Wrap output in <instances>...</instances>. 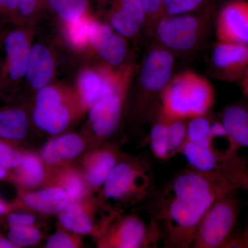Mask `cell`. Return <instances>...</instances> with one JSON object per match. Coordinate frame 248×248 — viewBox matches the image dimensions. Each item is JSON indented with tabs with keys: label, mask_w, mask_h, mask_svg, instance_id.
<instances>
[{
	"label": "cell",
	"mask_w": 248,
	"mask_h": 248,
	"mask_svg": "<svg viewBox=\"0 0 248 248\" xmlns=\"http://www.w3.org/2000/svg\"><path fill=\"white\" fill-rule=\"evenodd\" d=\"M237 190L217 172L188 169L176 174L158 192L150 224L168 248L192 247L204 214L223 194Z\"/></svg>",
	"instance_id": "1"
},
{
	"label": "cell",
	"mask_w": 248,
	"mask_h": 248,
	"mask_svg": "<svg viewBox=\"0 0 248 248\" xmlns=\"http://www.w3.org/2000/svg\"><path fill=\"white\" fill-rule=\"evenodd\" d=\"M88 112L75 86L53 81L34 94L31 120L40 130L51 135L62 134Z\"/></svg>",
	"instance_id": "2"
},
{
	"label": "cell",
	"mask_w": 248,
	"mask_h": 248,
	"mask_svg": "<svg viewBox=\"0 0 248 248\" xmlns=\"http://www.w3.org/2000/svg\"><path fill=\"white\" fill-rule=\"evenodd\" d=\"M215 103L213 84L190 70L172 76L161 93L157 108L170 118L189 120L208 115Z\"/></svg>",
	"instance_id": "3"
},
{
	"label": "cell",
	"mask_w": 248,
	"mask_h": 248,
	"mask_svg": "<svg viewBox=\"0 0 248 248\" xmlns=\"http://www.w3.org/2000/svg\"><path fill=\"white\" fill-rule=\"evenodd\" d=\"M174 55L162 46H152L145 54L136 71L135 99L132 115L135 120L151 119L160 96L172 78Z\"/></svg>",
	"instance_id": "4"
},
{
	"label": "cell",
	"mask_w": 248,
	"mask_h": 248,
	"mask_svg": "<svg viewBox=\"0 0 248 248\" xmlns=\"http://www.w3.org/2000/svg\"><path fill=\"white\" fill-rule=\"evenodd\" d=\"M138 67L132 60L120 66L107 92L88 110L89 128L98 140H108L120 128Z\"/></svg>",
	"instance_id": "5"
},
{
	"label": "cell",
	"mask_w": 248,
	"mask_h": 248,
	"mask_svg": "<svg viewBox=\"0 0 248 248\" xmlns=\"http://www.w3.org/2000/svg\"><path fill=\"white\" fill-rule=\"evenodd\" d=\"M104 199L117 205H133L148 197L155 187L153 170L143 157L121 156L103 186Z\"/></svg>",
	"instance_id": "6"
},
{
	"label": "cell",
	"mask_w": 248,
	"mask_h": 248,
	"mask_svg": "<svg viewBox=\"0 0 248 248\" xmlns=\"http://www.w3.org/2000/svg\"><path fill=\"white\" fill-rule=\"evenodd\" d=\"M6 30L3 40L4 58L0 63V102L17 98L24 82L35 27L19 26Z\"/></svg>",
	"instance_id": "7"
},
{
	"label": "cell",
	"mask_w": 248,
	"mask_h": 248,
	"mask_svg": "<svg viewBox=\"0 0 248 248\" xmlns=\"http://www.w3.org/2000/svg\"><path fill=\"white\" fill-rule=\"evenodd\" d=\"M187 14L164 16L155 26L151 35L158 45L173 53L193 51L204 40L210 27V9Z\"/></svg>",
	"instance_id": "8"
},
{
	"label": "cell",
	"mask_w": 248,
	"mask_h": 248,
	"mask_svg": "<svg viewBox=\"0 0 248 248\" xmlns=\"http://www.w3.org/2000/svg\"><path fill=\"white\" fill-rule=\"evenodd\" d=\"M233 190L223 194L201 220L192 248H224L231 237L240 213V202Z\"/></svg>",
	"instance_id": "9"
},
{
	"label": "cell",
	"mask_w": 248,
	"mask_h": 248,
	"mask_svg": "<svg viewBox=\"0 0 248 248\" xmlns=\"http://www.w3.org/2000/svg\"><path fill=\"white\" fill-rule=\"evenodd\" d=\"M97 247L100 248H156L157 237L141 218L135 215H111L98 236Z\"/></svg>",
	"instance_id": "10"
},
{
	"label": "cell",
	"mask_w": 248,
	"mask_h": 248,
	"mask_svg": "<svg viewBox=\"0 0 248 248\" xmlns=\"http://www.w3.org/2000/svg\"><path fill=\"white\" fill-rule=\"evenodd\" d=\"M89 42L91 62L119 68L131 61L126 39L96 16L90 24Z\"/></svg>",
	"instance_id": "11"
},
{
	"label": "cell",
	"mask_w": 248,
	"mask_h": 248,
	"mask_svg": "<svg viewBox=\"0 0 248 248\" xmlns=\"http://www.w3.org/2000/svg\"><path fill=\"white\" fill-rule=\"evenodd\" d=\"M58 66V54L53 46L43 41L33 42L24 80L27 89L35 94L53 82Z\"/></svg>",
	"instance_id": "12"
},
{
	"label": "cell",
	"mask_w": 248,
	"mask_h": 248,
	"mask_svg": "<svg viewBox=\"0 0 248 248\" xmlns=\"http://www.w3.org/2000/svg\"><path fill=\"white\" fill-rule=\"evenodd\" d=\"M214 74L223 81H238L248 68V45L218 41L211 54Z\"/></svg>",
	"instance_id": "13"
},
{
	"label": "cell",
	"mask_w": 248,
	"mask_h": 248,
	"mask_svg": "<svg viewBox=\"0 0 248 248\" xmlns=\"http://www.w3.org/2000/svg\"><path fill=\"white\" fill-rule=\"evenodd\" d=\"M105 22L127 40L146 29V16L141 0H112Z\"/></svg>",
	"instance_id": "14"
},
{
	"label": "cell",
	"mask_w": 248,
	"mask_h": 248,
	"mask_svg": "<svg viewBox=\"0 0 248 248\" xmlns=\"http://www.w3.org/2000/svg\"><path fill=\"white\" fill-rule=\"evenodd\" d=\"M119 68L92 62L78 72L74 86L88 110L107 92Z\"/></svg>",
	"instance_id": "15"
},
{
	"label": "cell",
	"mask_w": 248,
	"mask_h": 248,
	"mask_svg": "<svg viewBox=\"0 0 248 248\" xmlns=\"http://www.w3.org/2000/svg\"><path fill=\"white\" fill-rule=\"evenodd\" d=\"M215 32L218 41L248 45V1L231 0L217 16Z\"/></svg>",
	"instance_id": "16"
},
{
	"label": "cell",
	"mask_w": 248,
	"mask_h": 248,
	"mask_svg": "<svg viewBox=\"0 0 248 248\" xmlns=\"http://www.w3.org/2000/svg\"><path fill=\"white\" fill-rule=\"evenodd\" d=\"M17 197L11 202L13 210H30L41 215H58L66 206L68 198L61 188L45 186L38 190L17 188Z\"/></svg>",
	"instance_id": "17"
},
{
	"label": "cell",
	"mask_w": 248,
	"mask_h": 248,
	"mask_svg": "<svg viewBox=\"0 0 248 248\" xmlns=\"http://www.w3.org/2000/svg\"><path fill=\"white\" fill-rule=\"evenodd\" d=\"M121 156L122 155L114 143L104 145L85 156L82 172L90 190L103 187Z\"/></svg>",
	"instance_id": "18"
},
{
	"label": "cell",
	"mask_w": 248,
	"mask_h": 248,
	"mask_svg": "<svg viewBox=\"0 0 248 248\" xmlns=\"http://www.w3.org/2000/svg\"><path fill=\"white\" fill-rule=\"evenodd\" d=\"M84 138L78 133H67L50 140L40 153L47 171L67 165L86 150Z\"/></svg>",
	"instance_id": "19"
},
{
	"label": "cell",
	"mask_w": 248,
	"mask_h": 248,
	"mask_svg": "<svg viewBox=\"0 0 248 248\" xmlns=\"http://www.w3.org/2000/svg\"><path fill=\"white\" fill-rule=\"evenodd\" d=\"M93 216V205L88 197L78 202H68L58 214L59 223L63 229L75 234L99 236L101 231L94 226Z\"/></svg>",
	"instance_id": "20"
},
{
	"label": "cell",
	"mask_w": 248,
	"mask_h": 248,
	"mask_svg": "<svg viewBox=\"0 0 248 248\" xmlns=\"http://www.w3.org/2000/svg\"><path fill=\"white\" fill-rule=\"evenodd\" d=\"M15 101L0 107V139L16 144L27 138L31 115L27 107Z\"/></svg>",
	"instance_id": "21"
},
{
	"label": "cell",
	"mask_w": 248,
	"mask_h": 248,
	"mask_svg": "<svg viewBox=\"0 0 248 248\" xmlns=\"http://www.w3.org/2000/svg\"><path fill=\"white\" fill-rule=\"evenodd\" d=\"M44 186L60 187L66 194L68 202L84 200L89 197L91 190L82 171L68 164L47 171Z\"/></svg>",
	"instance_id": "22"
},
{
	"label": "cell",
	"mask_w": 248,
	"mask_h": 248,
	"mask_svg": "<svg viewBox=\"0 0 248 248\" xmlns=\"http://www.w3.org/2000/svg\"><path fill=\"white\" fill-rule=\"evenodd\" d=\"M47 179V170L43 161L35 153L22 151V159L16 169L11 170L10 182L17 188L33 190L45 185Z\"/></svg>",
	"instance_id": "23"
},
{
	"label": "cell",
	"mask_w": 248,
	"mask_h": 248,
	"mask_svg": "<svg viewBox=\"0 0 248 248\" xmlns=\"http://www.w3.org/2000/svg\"><path fill=\"white\" fill-rule=\"evenodd\" d=\"M95 15L72 22H58L60 35L66 44L77 55L85 57L88 62L92 61L89 42L90 24Z\"/></svg>",
	"instance_id": "24"
},
{
	"label": "cell",
	"mask_w": 248,
	"mask_h": 248,
	"mask_svg": "<svg viewBox=\"0 0 248 248\" xmlns=\"http://www.w3.org/2000/svg\"><path fill=\"white\" fill-rule=\"evenodd\" d=\"M221 122L232 141L241 149L248 148V107L242 104L228 106L222 112Z\"/></svg>",
	"instance_id": "25"
},
{
	"label": "cell",
	"mask_w": 248,
	"mask_h": 248,
	"mask_svg": "<svg viewBox=\"0 0 248 248\" xmlns=\"http://www.w3.org/2000/svg\"><path fill=\"white\" fill-rule=\"evenodd\" d=\"M181 154L184 155L191 169L203 172H218L224 159L213 150L205 144H197L186 141Z\"/></svg>",
	"instance_id": "26"
},
{
	"label": "cell",
	"mask_w": 248,
	"mask_h": 248,
	"mask_svg": "<svg viewBox=\"0 0 248 248\" xmlns=\"http://www.w3.org/2000/svg\"><path fill=\"white\" fill-rule=\"evenodd\" d=\"M149 140L155 157L166 160L173 157L170 143L169 119L156 108L152 116Z\"/></svg>",
	"instance_id": "27"
},
{
	"label": "cell",
	"mask_w": 248,
	"mask_h": 248,
	"mask_svg": "<svg viewBox=\"0 0 248 248\" xmlns=\"http://www.w3.org/2000/svg\"><path fill=\"white\" fill-rule=\"evenodd\" d=\"M46 10L58 22H72L94 15L91 0H47Z\"/></svg>",
	"instance_id": "28"
},
{
	"label": "cell",
	"mask_w": 248,
	"mask_h": 248,
	"mask_svg": "<svg viewBox=\"0 0 248 248\" xmlns=\"http://www.w3.org/2000/svg\"><path fill=\"white\" fill-rule=\"evenodd\" d=\"M47 0H17V9L11 24L33 26L40 21L46 11Z\"/></svg>",
	"instance_id": "29"
},
{
	"label": "cell",
	"mask_w": 248,
	"mask_h": 248,
	"mask_svg": "<svg viewBox=\"0 0 248 248\" xmlns=\"http://www.w3.org/2000/svg\"><path fill=\"white\" fill-rule=\"evenodd\" d=\"M218 173L226 177L236 189L248 192V166L239 155L224 163Z\"/></svg>",
	"instance_id": "30"
},
{
	"label": "cell",
	"mask_w": 248,
	"mask_h": 248,
	"mask_svg": "<svg viewBox=\"0 0 248 248\" xmlns=\"http://www.w3.org/2000/svg\"><path fill=\"white\" fill-rule=\"evenodd\" d=\"M6 237L16 248H21L38 244L42 234L35 226H11L8 227Z\"/></svg>",
	"instance_id": "31"
},
{
	"label": "cell",
	"mask_w": 248,
	"mask_h": 248,
	"mask_svg": "<svg viewBox=\"0 0 248 248\" xmlns=\"http://www.w3.org/2000/svg\"><path fill=\"white\" fill-rule=\"evenodd\" d=\"M163 114V113H162ZM166 116V115H165ZM169 119L170 143L173 156L180 153L187 135V120Z\"/></svg>",
	"instance_id": "32"
},
{
	"label": "cell",
	"mask_w": 248,
	"mask_h": 248,
	"mask_svg": "<svg viewBox=\"0 0 248 248\" xmlns=\"http://www.w3.org/2000/svg\"><path fill=\"white\" fill-rule=\"evenodd\" d=\"M22 151L15 146V143L0 139V166L12 170L20 164Z\"/></svg>",
	"instance_id": "33"
},
{
	"label": "cell",
	"mask_w": 248,
	"mask_h": 248,
	"mask_svg": "<svg viewBox=\"0 0 248 248\" xmlns=\"http://www.w3.org/2000/svg\"><path fill=\"white\" fill-rule=\"evenodd\" d=\"M83 246L82 236L69 231H60L49 236L46 248H77Z\"/></svg>",
	"instance_id": "34"
},
{
	"label": "cell",
	"mask_w": 248,
	"mask_h": 248,
	"mask_svg": "<svg viewBox=\"0 0 248 248\" xmlns=\"http://www.w3.org/2000/svg\"><path fill=\"white\" fill-rule=\"evenodd\" d=\"M207 0H164L165 16L187 14L203 7Z\"/></svg>",
	"instance_id": "35"
},
{
	"label": "cell",
	"mask_w": 248,
	"mask_h": 248,
	"mask_svg": "<svg viewBox=\"0 0 248 248\" xmlns=\"http://www.w3.org/2000/svg\"><path fill=\"white\" fill-rule=\"evenodd\" d=\"M146 16V29L151 34L158 21L165 16L164 0H141Z\"/></svg>",
	"instance_id": "36"
},
{
	"label": "cell",
	"mask_w": 248,
	"mask_h": 248,
	"mask_svg": "<svg viewBox=\"0 0 248 248\" xmlns=\"http://www.w3.org/2000/svg\"><path fill=\"white\" fill-rule=\"evenodd\" d=\"M7 227L11 226H35V215L27 210H13L3 218Z\"/></svg>",
	"instance_id": "37"
},
{
	"label": "cell",
	"mask_w": 248,
	"mask_h": 248,
	"mask_svg": "<svg viewBox=\"0 0 248 248\" xmlns=\"http://www.w3.org/2000/svg\"><path fill=\"white\" fill-rule=\"evenodd\" d=\"M17 4V0H0V24H11Z\"/></svg>",
	"instance_id": "38"
},
{
	"label": "cell",
	"mask_w": 248,
	"mask_h": 248,
	"mask_svg": "<svg viewBox=\"0 0 248 248\" xmlns=\"http://www.w3.org/2000/svg\"><path fill=\"white\" fill-rule=\"evenodd\" d=\"M224 248H248V223L244 231L233 232Z\"/></svg>",
	"instance_id": "39"
},
{
	"label": "cell",
	"mask_w": 248,
	"mask_h": 248,
	"mask_svg": "<svg viewBox=\"0 0 248 248\" xmlns=\"http://www.w3.org/2000/svg\"><path fill=\"white\" fill-rule=\"evenodd\" d=\"M11 211H13L12 203L6 202L0 197V221H2L4 217Z\"/></svg>",
	"instance_id": "40"
},
{
	"label": "cell",
	"mask_w": 248,
	"mask_h": 248,
	"mask_svg": "<svg viewBox=\"0 0 248 248\" xmlns=\"http://www.w3.org/2000/svg\"><path fill=\"white\" fill-rule=\"evenodd\" d=\"M240 86L244 95L248 99V68L239 80Z\"/></svg>",
	"instance_id": "41"
},
{
	"label": "cell",
	"mask_w": 248,
	"mask_h": 248,
	"mask_svg": "<svg viewBox=\"0 0 248 248\" xmlns=\"http://www.w3.org/2000/svg\"><path fill=\"white\" fill-rule=\"evenodd\" d=\"M0 248H16L6 236L0 234Z\"/></svg>",
	"instance_id": "42"
},
{
	"label": "cell",
	"mask_w": 248,
	"mask_h": 248,
	"mask_svg": "<svg viewBox=\"0 0 248 248\" xmlns=\"http://www.w3.org/2000/svg\"><path fill=\"white\" fill-rule=\"evenodd\" d=\"M10 178H11V171L3 169L0 166V182L4 180L10 181Z\"/></svg>",
	"instance_id": "43"
},
{
	"label": "cell",
	"mask_w": 248,
	"mask_h": 248,
	"mask_svg": "<svg viewBox=\"0 0 248 248\" xmlns=\"http://www.w3.org/2000/svg\"><path fill=\"white\" fill-rule=\"evenodd\" d=\"M94 4L99 8H106L109 6L112 0H93Z\"/></svg>",
	"instance_id": "44"
},
{
	"label": "cell",
	"mask_w": 248,
	"mask_h": 248,
	"mask_svg": "<svg viewBox=\"0 0 248 248\" xmlns=\"http://www.w3.org/2000/svg\"><path fill=\"white\" fill-rule=\"evenodd\" d=\"M5 30L2 31V32H1V35L0 36V49L2 48V45H3V40H4V37L5 35Z\"/></svg>",
	"instance_id": "45"
}]
</instances>
